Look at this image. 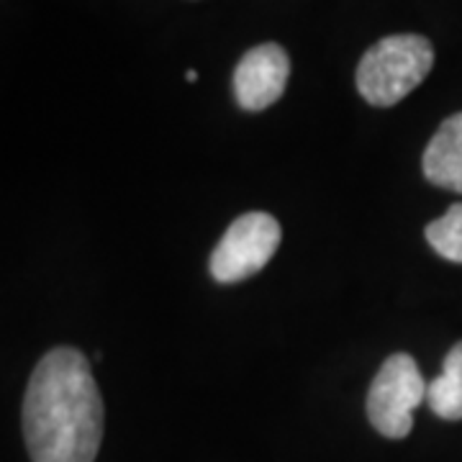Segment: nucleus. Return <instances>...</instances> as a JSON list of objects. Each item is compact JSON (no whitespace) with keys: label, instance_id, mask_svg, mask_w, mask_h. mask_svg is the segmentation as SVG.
Masks as SVG:
<instances>
[{"label":"nucleus","instance_id":"f03ea898","mask_svg":"<svg viewBox=\"0 0 462 462\" xmlns=\"http://www.w3.org/2000/svg\"><path fill=\"white\" fill-rule=\"evenodd\" d=\"M434 47L427 36L396 33L375 42L357 65V93L370 106L391 108L427 80Z\"/></svg>","mask_w":462,"mask_h":462},{"label":"nucleus","instance_id":"1a4fd4ad","mask_svg":"<svg viewBox=\"0 0 462 462\" xmlns=\"http://www.w3.org/2000/svg\"><path fill=\"white\" fill-rule=\"evenodd\" d=\"M185 80H188V83H196V80H199V72H196V69H188V72H185Z\"/></svg>","mask_w":462,"mask_h":462},{"label":"nucleus","instance_id":"6e6552de","mask_svg":"<svg viewBox=\"0 0 462 462\" xmlns=\"http://www.w3.org/2000/svg\"><path fill=\"white\" fill-rule=\"evenodd\" d=\"M427 242L439 257L462 264V203L449 206L445 216L431 221L427 226Z\"/></svg>","mask_w":462,"mask_h":462},{"label":"nucleus","instance_id":"7ed1b4c3","mask_svg":"<svg viewBox=\"0 0 462 462\" xmlns=\"http://www.w3.org/2000/svg\"><path fill=\"white\" fill-rule=\"evenodd\" d=\"M427 383L411 355L396 352L380 365L367 391V419L388 439H406L413 430V409L427 401Z\"/></svg>","mask_w":462,"mask_h":462},{"label":"nucleus","instance_id":"39448f33","mask_svg":"<svg viewBox=\"0 0 462 462\" xmlns=\"http://www.w3.org/2000/svg\"><path fill=\"white\" fill-rule=\"evenodd\" d=\"M291 78V60L281 44H257L234 69V98L245 111H264L278 103Z\"/></svg>","mask_w":462,"mask_h":462},{"label":"nucleus","instance_id":"423d86ee","mask_svg":"<svg viewBox=\"0 0 462 462\" xmlns=\"http://www.w3.org/2000/svg\"><path fill=\"white\" fill-rule=\"evenodd\" d=\"M421 170L431 185L462 193V114L442 121L424 149Z\"/></svg>","mask_w":462,"mask_h":462},{"label":"nucleus","instance_id":"0eeeda50","mask_svg":"<svg viewBox=\"0 0 462 462\" xmlns=\"http://www.w3.org/2000/svg\"><path fill=\"white\" fill-rule=\"evenodd\" d=\"M427 403L431 413H437L445 421L462 419V342L447 352L442 373L427 388Z\"/></svg>","mask_w":462,"mask_h":462},{"label":"nucleus","instance_id":"f257e3e1","mask_svg":"<svg viewBox=\"0 0 462 462\" xmlns=\"http://www.w3.org/2000/svg\"><path fill=\"white\" fill-rule=\"evenodd\" d=\"M23 439L32 462H96L103 398L80 349L57 346L36 363L23 396Z\"/></svg>","mask_w":462,"mask_h":462},{"label":"nucleus","instance_id":"20e7f679","mask_svg":"<svg viewBox=\"0 0 462 462\" xmlns=\"http://www.w3.org/2000/svg\"><path fill=\"white\" fill-rule=\"evenodd\" d=\"M282 239L278 218L264 211H249L231 221L226 234L211 252V278L216 282H242L257 275L273 260Z\"/></svg>","mask_w":462,"mask_h":462}]
</instances>
